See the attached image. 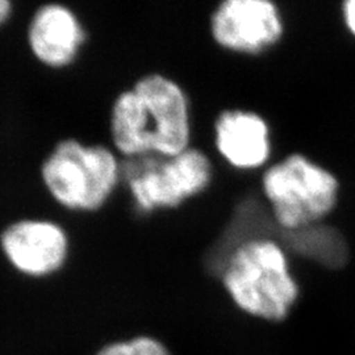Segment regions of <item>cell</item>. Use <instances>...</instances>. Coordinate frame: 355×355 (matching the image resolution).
I'll list each match as a JSON object with an SVG mask.
<instances>
[{
	"mask_svg": "<svg viewBox=\"0 0 355 355\" xmlns=\"http://www.w3.org/2000/svg\"><path fill=\"white\" fill-rule=\"evenodd\" d=\"M110 135L119 155L173 157L191 148L189 96L170 76L152 73L121 91L111 107Z\"/></svg>",
	"mask_w": 355,
	"mask_h": 355,
	"instance_id": "1",
	"label": "cell"
},
{
	"mask_svg": "<svg viewBox=\"0 0 355 355\" xmlns=\"http://www.w3.org/2000/svg\"><path fill=\"white\" fill-rule=\"evenodd\" d=\"M220 277L233 303L254 318L280 321L299 297L287 250L274 237L243 243L230 255Z\"/></svg>",
	"mask_w": 355,
	"mask_h": 355,
	"instance_id": "2",
	"label": "cell"
},
{
	"mask_svg": "<svg viewBox=\"0 0 355 355\" xmlns=\"http://www.w3.org/2000/svg\"><path fill=\"white\" fill-rule=\"evenodd\" d=\"M40 174L58 205L73 212H96L123 179V164L114 148L64 139L46 155Z\"/></svg>",
	"mask_w": 355,
	"mask_h": 355,
	"instance_id": "3",
	"label": "cell"
},
{
	"mask_svg": "<svg viewBox=\"0 0 355 355\" xmlns=\"http://www.w3.org/2000/svg\"><path fill=\"white\" fill-rule=\"evenodd\" d=\"M261 183L265 202L279 230L321 223L338 203L337 177L300 153L267 167Z\"/></svg>",
	"mask_w": 355,
	"mask_h": 355,
	"instance_id": "4",
	"label": "cell"
},
{
	"mask_svg": "<svg viewBox=\"0 0 355 355\" xmlns=\"http://www.w3.org/2000/svg\"><path fill=\"white\" fill-rule=\"evenodd\" d=\"M209 157L192 148L173 157L144 155L123 162L130 199L140 214L174 209L203 193L212 182Z\"/></svg>",
	"mask_w": 355,
	"mask_h": 355,
	"instance_id": "5",
	"label": "cell"
},
{
	"mask_svg": "<svg viewBox=\"0 0 355 355\" xmlns=\"http://www.w3.org/2000/svg\"><path fill=\"white\" fill-rule=\"evenodd\" d=\"M0 250L16 272L31 279H44L60 272L67 263L70 239L58 223L28 217L3 229Z\"/></svg>",
	"mask_w": 355,
	"mask_h": 355,
	"instance_id": "6",
	"label": "cell"
},
{
	"mask_svg": "<svg viewBox=\"0 0 355 355\" xmlns=\"http://www.w3.org/2000/svg\"><path fill=\"white\" fill-rule=\"evenodd\" d=\"M209 26L220 48L252 55L275 46L284 33L279 8L268 0H225L216 7Z\"/></svg>",
	"mask_w": 355,
	"mask_h": 355,
	"instance_id": "7",
	"label": "cell"
},
{
	"mask_svg": "<svg viewBox=\"0 0 355 355\" xmlns=\"http://www.w3.org/2000/svg\"><path fill=\"white\" fill-rule=\"evenodd\" d=\"M86 37V29L76 11L61 3L38 7L26 29V44L32 55L54 70L76 62Z\"/></svg>",
	"mask_w": 355,
	"mask_h": 355,
	"instance_id": "8",
	"label": "cell"
},
{
	"mask_svg": "<svg viewBox=\"0 0 355 355\" xmlns=\"http://www.w3.org/2000/svg\"><path fill=\"white\" fill-rule=\"evenodd\" d=\"M216 150L237 170H257L271 155V135L266 120L254 111L225 110L216 117Z\"/></svg>",
	"mask_w": 355,
	"mask_h": 355,
	"instance_id": "9",
	"label": "cell"
},
{
	"mask_svg": "<svg viewBox=\"0 0 355 355\" xmlns=\"http://www.w3.org/2000/svg\"><path fill=\"white\" fill-rule=\"evenodd\" d=\"M279 228L266 202L246 198L239 204L224 232L216 240L209 253V266L215 274H221L230 255L246 242L274 237Z\"/></svg>",
	"mask_w": 355,
	"mask_h": 355,
	"instance_id": "10",
	"label": "cell"
},
{
	"mask_svg": "<svg viewBox=\"0 0 355 355\" xmlns=\"http://www.w3.org/2000/svg\"><path fill=\"white\" fill-rule=\"evenodd\" d=\"M280 243L287 252L318 265L338 270L349 262L350 248L343 232L325 221L303 228L279 230Z\"/></svg>",
	"mask_w": 355,
	"mask_h": 355,
	"instance_id": "11",
	"label": "cell"
},
{
	"mask_svg": "<svg viewBox=\"0 0 355 355\" xmlns=\"http://www.w3.org/2000/svg\"><path fill=\"white\" fill-rule=\"evenodd\" d=\"M92 355H171L167 345L155 336L139 333L101 345Z\"/></svg>",
	"mask_w": 355,
	"mask_h": 355,
	"instance_id": "12",
	"label": "cell"
},
{
	"mask_svg": "<svg viewBox=\"0 0 355 355\" xmlns=\"http://www.w3.org/2000/svg\"><path fill=\"white\" fill-rule=\"evenodd\" d=\"M343 23L355 37V0H347L343 4Z\"/></svg>",
	"mask_w": 355,
	"mask_h": 355,
	"instance_id": "13",
	"label": "cell"
},
{
	"mask_svg": "<svg viewBox=\"0 0 355 355\" xmlns=\"http://www.w3.org/2000/svg\"><path fill=\"white\" fill-rule=\"evenodd\" d=\"M13 13V4L10 0H0V26L6 24Z\"/></svg>",
	"mask_w": 355,
	"mask_h": 355,
	"instance_id": "14",
	"label": "cell"
}]
</instances>
